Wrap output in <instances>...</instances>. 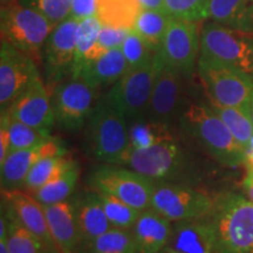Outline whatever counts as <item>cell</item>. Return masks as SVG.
<instances>
[{"mask_svg":"<svg viewBox=\"0 0 253 253\" xmlns=\"http://www.w3.org/2000/svg\"><path fill=\"white\" fill-rule=\"evenodd\" d=\"M129 123V148L145 149L154 145L177 140L173 126L148 118L136 119Z\"/></svg>","mask_w":253,"mask_h":253,"instance_id":"484cf974","label":"cell"},{"mask_svg":"<svg viewBox=\"0 0 253 253\" xmlns=\"http://www.w3.org/2000/svg\"><path fill=\"white\" fill-rule=\"evenodd\" d=\"M5 113L11 119L42 130L50 131L55 125L50 93L42 78L38 79L27 90L17 97Z\"/></svg>","mask_w":253,"mask_h":253,"instance_id":"e0dca14e","label":"cell"},{"mask_svg":"<svg viewBox=\"0 0 253 253\" xmlns=\"http://www.w3.org/2000/svg\"><path fill=\"white\" fill-rule=\"evenodd\" d=\"M161 253H220L208 217L173 223L172 232Z\"/></svg>","mask_w":253,"mask_h":253,"instance_id":"ac0fdd59","label":"cell"},{"mask_svg":"<svg viewBox=\"0 0 253 253\" xmlns=\"http://www.w3.org/2000/svg\"><path fill=\"white\" fill-rule=\"evenodd\" d=\"M143 9L164 11V0H138Z\"/></svg>","mask_w":253,"mask_h":253,"instance_id":"7bdbcfd3","label":"cell"},{"mask_svg":"<svg viewBox=\"0 0 253 253\" xmlns=\"http://www.w3.org/2000/svg\"><path fill=\"white\" fill-rule=\"evenodd\" d=\"M210 106L221 119V121L225 123V126L229 128L233 137L246 150L250 138L253 134L251 109L237 108V107H223L216 106V104H210Z\"/></svg>","mask_w":253,"mask_h":253,"instance_id":"1f68e13d","label":"cell"},{"mask_svg":"<svg viewBox=\"0 0 253 253\" xmlns=\"http://www.w3.org/2000/svg\"><path fill=\"white\" fill-rule=\"evenodd\" d=\"M158 53L168 66L191 78L197 71L201 55V28L198 21L171 18Z\"/></svg>","mask_w":253,"mask_h":253,"instance_id":"5bb4252c","label":"cell"},{"mask_svg":"<svg viewBox=\"0 0 253 253\" xmlns=\"http://www.w3.org/2000/svg\"><path fill=\"white\" fill-rule=\"evenodd\" d=\"M20 2H21V0H0L1 8L2 7H8V6H12V5L20 4Z\"/></svg>","mask_w":253,"mask_h":253,"instance_id":"f6af8a7d","label":"cell"},{"mask_svg":"<svg viewBox=\"0 0 253 253\" xmlns=\"http://www.w3.org/2000/svg\"><path fill=\"white\" fill-rule=\"evenodd\" d=\"M1 207L5 209L8 219L7 235L5 239L9 253H45L48 251L39 237L21 224L4 201H1Z\"/></svg>","mask_w":253,"mask_h":253,"instance_id":"83f0119b","label":"cell"},{"mask_svg":"<svg viewBox=\"0 0 253 253\" xmlns=\"http://www.w3.org/2000/svg\"><path fill=\"white\" fill-rule=\"evenodd\" d=\"M79 20L68 18L56 25L42 49V79L49 91L59 82L73 77L77 56Z\"/></svg>","mask_w":253,"mask_h":253,"instance_id":"4fadbf2b","label":"cell"},{"mask_svg":"<svg viewBox=\"0 0 253 253\" xmlns=\"http://www.w3.org/2000/svg\"><path fill=\"white\" fill-rule=\"evenodd\" d=\"M67 154L65 143L56 137H50L42 143L27 149L15 150L8 154L4 163L0 164L1 190L24 188L25 179L36 163L50 156H61Z\"/></svg>","mask_w":253,"mask_h":253,"instance_id":"2e32d148","label":"cell"},{"mask_svg":"<svg viewBox=\"0 0 253 253\" xmlns=\"http://www.w3.org/2000/svg\"><path fill=\"white\" fill-rule=\"evenodd\" d=\"M89 189L121 199L143 211L150 208L155 182L149 177L120 164H99L87 178Z\"/></svg>","mask_w":253,"mask_h":253,"instance_id":"ba28073f","label":"cell"},{"mask_svg":"<svg viewBox=\"0 0 253 253\" xmlns=\"http://www.w3.org/2000/svg\"><path fill=\"white\" fill-rule=\"evenodd\" d=\"M43 209L49 231L60 253L80 252V235L71 198L56 204L43 205Z\"/></svg>","mask_w":253,"mask_h":253,"instance_id":"7402d4cb","label":"cell"},{"mask_svg":"<svg viewBox=\"0 0 253 253\" xmlns=\"http://www.w3.org/2000/svg\"><path fill=\"white\" fill-rule=\"evenodd\" d=\"M246 150H253V134H252V136H251V138H250L248 147H246ZM246 150H245V151H246Z\"/></svg>","mask_w":253,"mask_h":253,"instance_id":"7dc6e473","label":"cell"},{"mask_svg":"<svg viewBox=\"0 0 253 253\" xmlns=\"http://www.w3.org/2000/svg\"><path fill=\"white\" fill-rule=\"evenodd\" d=\"M251 115H252V121H253V97H252V102H251Z\"/></svg>","mask_w":253,"mask_h":253,"instance_id":"c3c4849f","label":"cell"},{"mask_svg":"<svg viewBox=\"0 0 253 253\" xmlns=\"http://www.w3.org/2000/svg\"><path fill=\"white\" fill-rule=\"evenodd\" d=\"M97 0H72L71 17L82 20L88 17L96 15Z\"/></svg>","mask_w":253,"mask_h":253,"instance_id":"ab89813d","label":"cell"},{"mask_svg":"<svg viewBox=\"0 0 253 253\" xmlns=\"http://www.w3.org/2000/svg\"><path fill=\"white\" fill-rule=\"evenodd\" d=\"M45 253H50V252H49V251H47V252H45Z\"/></svg>","mask_w":253,"mask_h":253,"instance_id":"681fc988","label":"cell"},{"mask_svg":"<svg viewBox=\"0 0 253 253\" xmlns=\"http://www.w3.org/2000/svg\"><path fill=\"white\" fill-rule=\"evenodd\" d=\"M50 93L55 123L66 130H79L86 126L95 104L100 99L99 89L81 77H71L59 82Z\"/></svg>","mask_w":253,"mask_h":253,"instance_id":"8fae6325","label":"cell"},{"mask_svg":"<svg viewBox=\"0 0 253 253\" xmlns=\"http://www.w3.org/2000/svg\"><path fill=\"white\" fill-rule=\"evenodd\" d=\"M102 24L96 17H88L79 21L77 31V56L73 77L80 69L107 52L99 42V36Z\"/></svg>","mask_w":253,"mask_h":253,"instance_id":"d4e9b609","label":"cell"},{"mask_svg":"<svg viewBox=\"0 0 253 253\" xmlns=\"http://www.w3.org/2000/svg\"><path fill=\"white\" fill-rule=\"evenodd\" d=\"M2 201L8 205L24 226L32 231L49 252L60 253L49 231L45 209L33 195L20 189L1 190Z\"/></svg>","mask_w":253,"mask_h":253,"instance_id":"d6986e66","label":"cell"},{"mask_svg":"<svg viewBox=\"0 0 253 253\" xmlns=\"http://www.w3.org/2000/svg\"><path fill=\"white\" fill-rule=\"evenodd\" d=\"M79 178H80V168L78 164L56 177L48 184L32 192V195L42 205H52L68 201L77 189Z\"/></svg>","mask_w":253,"mask_h":253,"instance_id":"4dcf8cb0","label":"cell"},{"mask_svg":"<svg viewBox=\"0 0 253 253\" xmlns=\"http://www.w3.org/2000/svg\"><path fill=\"white\" fill-rule=\"evenodd\" d=\"M71 201L74 205L81 251L113 226L110 225L99 195L95 190L88 189L79 192L78 195L71 197Z\"/></svg>","mask_w":253,"mask_h":253,"instance_id":"ffe728a7","label":"cell"},{"mask_svg":"<svg viewBox=\"0 0 253 253\" xmlns=\"http://www.w3.org/2000/svg\"><path fill=\"white\" fill-rule=\"evenodd\" d=\"M158 69L157 52L150 61L129 68L120 80L107 91L106 97L119 109L128 122L143 118L149 104Z\"/></svg>","mask_w":253,"mask_h":253,"instance_id":"30bf717a","label":"cell"},{"mask_svg":"<svg viewBox=\"0 0 253 253\" xmlns=\"http://www.w3.org/2000/svg\"><path fill=\"white\" fill-rule=\"evenodd\" d=\"M120 48L128 62L129 68H135L144 65L145 62L150 61L156 54V52H154L135 31H130Z\"/></svg>","mask_w":253,"mask_h":253,"instance_id":"d590c367","label":"cell"},{"mask_svg":"<svg viewBox=\"0 0 253 253\" xmlns=\"http://www.w3.org/2000/svg\"><path fill=\"white\" fill-rule=\"evenodd\" d=\"M178 126L182 134L197 142L223 167L244 166L245 148L233 137L209 103H189Z\"/></svg>","mask_w":253,"mask_h":253,"instance_id":"6da1fadb","label":"cell"},{"mask_svg":"<svg viewBox=\"0 0 253 253\" xmlns=\"http://www.w3.org/2000/svg\"><path fill=\"white\" fill-rule=\"evenodd\" d=\"M209 0H164V11L170 17L202 21V13Z\"/></svg>","mask_w":253,"mask_h":253,"instance_id":"74e56055","label":"cell"},{"mask_svg":"<svg viewBox=\"0 0 253 253\" xmlns=\"http://www.w3.org/2000/svg\"><path fill=\"white\" fill-rule=\"evenodd\" d=\"M0 253H9L6 239H0Z\"/></svg>","mask_w":253,"mask_h":253,"instance_id":"bcb514c9","label":"cell"},{"mask_svg":"<svg viewBox=\"0 0 253 253\" xmlns=\"http://www.w3.org/2000/svg\"><path fill=\"white\" fill-rule=\"evenodd\" d=\"M197 74L210 104L251 109L253 78L250 75L201 55Z\"/></svg>","mask_w":253,"mask_h":253,"instance_id":"8992f818","label":"cell"},{"mask_svg":"<svg viewBox=\"0 0 253 253\" xmlns=\"http://www.w3.org/2000/svg\"><path fill=\"white\" fill-rule=\"evenodd\" d=\"M9 116L7 113H1L0 116V164L4 163L6 157L11 153V140H9Z\"/></svg>","mask_w":253,"mask_h":253,"instance_id":"60d3db41","label":"cell"},{"mask_svg":"<svg viewBox=\"0 0 253 253\" xmlns=\"http://www.w3.org/2000/svg\"><path fill=\"white\" fill-rule=\"evenodd\" d=\"M75 166H78V162L67 156V154L42 158L30 170L25 179L24 188H26L30 192L37 191L38 189L48 184L56 177Z\"/></svg>","mask_w":253,"mask_h":253,"instance_id":"f1b7e54d","label":"cell"},{"mask_svg":"<svg viewBox=\"0 0 253 253\" xmlns=\"http://www.w3.org/2000/svg\"><path fill=\"white\" fill-rule=\"evenodd\" d=\"M129 65L121 48L109 49L94 61L87 63L74 77H81L96 88L112 87L128 72Z\"/></svg>","mask_w":253,"mask_h":253,"instance_id":"cb8c5ba5","label":"cell"},{"mask_svg":"<svg viewBox=\"0 0 253 253\" xmlns=\"http://www.w3.org/2000/svg\"><path fill=\"white\" fill-rule=\"evenodd\" d=\"M216 195L183 183H155L150 209L172 223L205 218L212 211Z\"/></svg>","mask_w":253,"mask_h":253,"instance_id":"9c48e42d","label":"cell"},{"mask_svg":"<svg viewBox=\"0 0 253 253\" xmlns=\"http://www.w3.org/2000/svg\"><path fill=\"white\" fill-rule=\"evenodd\" d=\"M80 253H136L130 230L112 227L97 237Z\"/></svg>","mask_w":253,"mask_h":253,"instance_id":"d6a6232c","label":"cell"},{"mask_svg":"<svg viewBox=\"0 0 253 253\" xmlns=\"http://www.w3.org/2000/svg\"><path fill=\"white\" fill-rule=\"evenodd\" d=\"M142 9L138 0H97L95 17L104 26L132 31Z\"/></svg>","mask_w":253,"mask_h":253,"instance_id":"4316f807","label":"cell"},{"mask_svg":"<svg viewBox=\"0 0 253 253\" xmlns=\"http://www.w3.org/2000/svg\"><path fill=\"white\" fill-rule=\"evenodd\" d=\"M118 164L149 177L155 183L196 185L194 179L197 172L195 171L191 154L177 140L145 149L128 148Z\"/></svg>","mask_w":253,"mask_h":253,"instance_id":"3957f363","label":"cell"},{"mask_svg":"<svg viewBox=\"0 0 253 253\" xmlns=\"http://www.w3.org/2000/svg\"><path fill=\"white\" fill-rule=\"evenodd\" d=\"M208 218L220 253H253V202L243 192L216 195Z\"/></svg>","mask_w":253,"mask_h":253,"instance_id":"7a4b0ae2","label":"cell"},{"mask_svg":"<svg viewBox=\"0 0 253 253\" xmlns=\"http://www.w3.org/2000/svg\"><path fill=\"white\" fill-rule=\"evenodd\" d=\"M201 56L253 78V32L233 30L207 20L201 28Z\"/></svg>","mask_w":253,"mask_h":253,"instance_id":"52a82bcc","label":"cell"},{"mask_svg":"<svg viewBox=\"0 0 253 253\" xmlns=\"http://www.w3.org/2000/svg\"><path fill=\"white\" fill-rule=\"evenodd\" d=\"M242 192L253 202V171H246L242 182Z\"/></svg>","mask_w":253,"mask_h":253,"instance_id":"b9f144b4","label":"cell"},{"mask_svg":"<svg viewBox=\"0 0 253 253\" xmlns=\"http://www.w3.org/2000/svg\"><path fill=\"white\" fill-rule=\"evenodd\" d=\"M88 153L99 162L118 164L129 148V123L126 116L101 96L86 123Z\"/></svg>","mask_w":253,"mask_h":253,"instance_id":"277c9868","label":"cell"},{"mask_svg":"<svg viewBox=\"0 0 253 253\" xmlns=\"http://www.w3.org/2000/svg\"><path fill=\"white\" fill-rule=\"evenodd\" d=\"M171 18L166 11L142 9L132 31H135L154 52H158Z\"/></svg>","mask_w":253,"mask_h":253,"instance_id":"f546056e","label":"cell"},{"mask_svg":"<svg viewBox=\"0 0 253 253\" xmlns=\"http://www.w3.org/2000/svg\"><path fill=\"white\" fill-rule=\"evenodd\" d=\"M54 27L39 11L23 4L0 11L1 40L31 56L40 67L43 46Z\"/></svg>","mask_w":253,"mask_h":253,"instance_id":"5b68a950","label":"cell"},{"mask_svg":"<svg viewBox=\"0 0 253 253\" xmlns=\"http://www.w3.org/2000/svg\"><path fill=\"white\" fill-rule=\"evenodd\" d=\"M158 55V69L145 118L173 126L188 107L186 82L190 78L168 66Z\"/></svg>","mask_w":253,"mask_h":253,"instance_id":"7c38bea8","label":"cell"},{"mask_svg":"<svg viewBox=\"0 0 253 253\" xmlns=\"http://www.w3.org/2000/svg\"><path fill=\"white\" fill-rule=\"evenodd\" d=\"M244 167H245L246 171H253V150L245 151Z\"/></svg>","mask_w":253,"mask_h":253,"instance_id":"ee69618b","label":"cell"},{"mask_svg":"<svg viewBox=\"0 0 253 253\" xmlns=\"http://www.w3.org/2000/svg\"><path fill=\"white\" fill-rule=\"evenodd\" d=\"M41 78L40 66L31 56L5 40L0 43V110L12 102Z\"/></svg>","mask_w":253,"mask_h":253,"instance_id":"9a60e30c","label":"cell"},{"mask_svg":"<svg viewBox=\"0 0 253 253\" xmlns=\"http://www.w3.org/2000/svg\"><path fill=\"white\" fill-rule=\"evenodd\" d=\"M102 204L106 216L108 218L110 225L116 229L130 230L135 221L140 217L142 211L131 205H129L121 199L114 197L108 194L96 191Z\"/></svg>","mask_w":253,"mask_h":253,"instance_id":"836d02e7","label":"cell"},{"mask_svg":"<svg viewBox=\"0 0 253 253\" xmlns=\"http://www.w3.org/2000/svg\"><path fill=\"white\" fill-rule=\"evenodd\" d=\"M202 20L214 21L233 30L253 32V0H209Z\"/></svg>","mask_w":253,"mask_h":253,"instance_id":"603a6c76","label":"cell"},{"mask_svg":"<svg viewBox=\"0 0 253 253\" xmlns=\"http://www.w3.org/2000/svg\"><path fill=\"white\" fill-rule=\"evenodd\" d=\"M173 223L153 209H145L131 226L136 253H161L172 232Z\"/></svg>","mask_w":253,"mask_h":253,"instance_id":"44dd1931","label":"cell"},{"mask_svg":"<svg viewBox=\"0 0 253 253\" xmlns=\"http://www.w3.org/2000/svg\"><path fill=\"white\" fill-rule=\"evenodd\" d=\"M20 4L39 11L54 26L71 18L72 0H21Z\"/></svg>","mask_w":253,"mask_h":253,"instance_id":"8d00e7d4","label":"cell"},{"mask_svg":"<svg viewBox=\"0 0 253 253\" xmlns=\"http://www.w3.org/2000/svg\"><path fill=\"white\" fill-rule=\"evenodd\" d=\"M8 129L9 140H11V153L15 150L32 148L52 137L50 131L48 130L34 128V126L11 118H9Z\"/></svg>","mask_w":253,"mask_h":253,"instance_id":"e575fe53","label":"cell"},{"mask_svg":"<svg viewBox=\"0 0 253 253\" xmlns=\"http://www.w3.org/2000/svg\"><path fill=\"white\" fill-rule=\"evenodd\" d=\"M129 33H130V30H126V28L104 26V25H102L99 36V42L107 50L120 48Z\"/></svg>","mask_w":253,"mask_h":253,"instance_id":"f35d334b","label":"cell"}]
</instances>
